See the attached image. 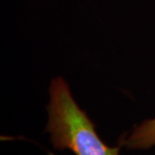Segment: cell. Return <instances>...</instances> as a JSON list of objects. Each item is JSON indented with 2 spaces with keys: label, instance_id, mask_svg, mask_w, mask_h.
Returning <instances> with one entry per match:
<instances>
[{
  "label": "cell",
  "instance_id": "obj_2",
  "mask_svg": "<svg viewBox=\"0 0 155 155\" xmlns=\"http://www.w3.org/2000/svg\"><path fill=\"white\" fill-rule=\"evenodd\" d=\"M121 147L130 150H146L155 146V117L136 126L126 137H122Z\"/></svg>",
  "mask_w": 155,
  "mask_h": 155
},
{
  "label": "cell",
  "instance_id": "obj_1",
  "mask_svg": "<svg viewBox=\"0 0 155 155\" xmlns=\"http://www.w3.org/2000/svg\"><path fill=\"white\" fill-rule=\"evenodd\" d=\"M48 121L46 131L58 150H70L75 155H120L121 146L106 145L95 125L78 105L65 79L57 77L49 88Z\"/></svg>",
  "mask_w": 155,
  "mask_h": 155
}]
</instances>
